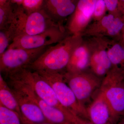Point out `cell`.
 Segmentation results:
<instances>
[{"label":"cell","mask_w":124,"mask_h":124,"mask_svg":"<svg viewBox=\"0 0 124 124\" xmlns=\"http://www.w3.org/2000/svg\"><path fill=\"white\" fill-rule=\"evenodd\" d=\"M14 13L11 24L14 31L15 38L20 36L39 34L58 27L54 19L41 9L27 13L23 8H19L14 11Z\"/></svg>","instance_id":"cell-1"},{"label":"cell","mask_w":124,"mask_h":124,"mask_svg":"<svg viewBox=\"0 0 124 124\" xmlns=\"http://www.w3.org/2000/svg\"><path fill=\"white\" fill-rule=\"evenodd\" d=\"M8 80L17 81L31 89L38 97L53 106L56 107L67 115L69 110L60 104L52 86L37 71L25 68L7 76Z\"/></svg>","instance_id":"cell-2"},{"label":"cell","mask_w":124,"mask_h":124,"mask_svg":"<svg viewBox=\"0 0 124 124\" xmlns=\"http://www.w3.org/2000/svg\"><path fill=\"white\" fill-rule=\"evenodd\" d=\"M69 44H59L46 49L27 68L37 71L59 72L67 66L75 50H72Z\"/></svg>","instance_id":"cell-3"},{"label":"cell","mask_w":124,"mask_h":124,"mask_svg":"<svg viewBox=\"0 0 124 124\" xmlns=\"http://www.w3.org/2000/svg\"><path fill=\"white\" fill-rule=\"evenodd\" d=\"M117 121L124 116V76L116 70L103 78L99 90Z\"/></svg>","instance_id":"cell-4"},{"label":"cell","mask_w":124,"mask_h":124,"mask_svg":"<svg viewBox=\"0 0 124 124\" xmlns=\"http://www.w3.org/2000/svg\"><path fill=\"white\" fill-rule=\"evenodd\" d=\"M37 72L49 83L62 106L87 119L86 108L81 105L78 101L73 91L65 81L63 74L59 72Z\"/></svg>","instance_id":"cell-5"},{"label":"cell","mask_w":124,"mask_h":124,"mask_svg":"<svg viewBox=\"0 0 124 124\" xmlns=\"http://www.w3.org/2000/svg\"><path fill=\"white\" fill-rule=\"evenodd\" d=\"M46 49V47L29 49L8 48L0 56V73L7 77L20 69L27 68Z\"/></svg>","instance_id":"cell-6"},{"label":"cell","mask_w":124,"mask_h":124,"mask_svg":"<svg viewBox=\"0 0 124 124\" xmlns=\"http://www.w3.org/2000/svg\"><path fill=\"white\" fill-rule=\"evenodd\" d=\"M63 75L65 81L73 91L81 105L88 101L98 90H99L103 79L94 74L67 72Z\"/></svg>","instance_id":"cell-7"},{"label":"cell","mask_w":124,"mask_h":124,"mask_svg":"<svg viewBox=\"0 0 124 124\" xmlns=\"http://www.w3.org/2000/svg\"><path fill=\"white\" fill-rule=\"evenodd\" d=\"M62 33L58 27L33 35H22L16 37L8 48H23L29 49L47 47L59 41Z\"/></svg>","instance_id":"cell-8"},{"label":"cell","mask_w":124,"mask_h":124,"mask_svg":"<svg viewBox=\"0 0 124 124\" xmlns=\"http://www.w3.org/2000/svg\"><path fill=\"white\" fill-rule=\"evenodd\" d=\"M17 88L38 105L49 122L54 124H72L64 112L56 107L50 105L40 98L28 86L20 83L18 85Z\"/></svg>","instance_id":"cell-9"},{"label":"cell","mask_w":124,"mask_h":124,"mask_svg":"<svg viewBox=\"0 0 124 124\" xmlns=\"http://www.w3.org/2000/svg\"><path fill=\"white\" fill-rule=\"evenodd\" d=\"M86 112L87 119L95 124H116L118 122L100 91L86 107Z\"/></svg>","instance_id":"cell-10"},{"label":"cell","mask_w":124,"mask_h":124,"mask_svg":"<svg viewBox=\"0 0 124 124\" xmlns=\"http://www.w3.org/2000/svg\"><path fill=\"white\" fill-rule=\"evenodd\" d=\"M10 87L17 101L22 114L21 116L33 123L49 122L39 107L31 98L19 90Z\"/></svg>","instance_id":"cell-11"},{"label":"cell","mask_w":124,"mask_h":124,"mask_svg":"<svg viewBox=\"0 0 124 124\" xmlns=\"http://www.w3.org/2000/svg\"><path fill=\"white\" fill-rule=\"evenodd\" d=\"M89 54L84 47L75 48L71 55L67 67L68 72L81 73L86 67L89 62Z\"/></svg>","instance_id":"cell-12"},{"label":"cell","mask_w":124,"mask_h":124,"mask_svg":"<svg viewBox=\"0 0 124 124\" xmlns=\"http://www.w3.org/2000/svg\"><path fill=\"white\" fill-rule=\"evenodd\" d=\"M0 103L7 108L22 115L17 101L11 87L0 73Z\"/></svg>","instance_id":"cell-13"},{"label":"cell","mask_w":124,"mask_h":124,"mask_svg":"<svg viewBox=\"0 0 124 124\" xmlns=\"http://www.w3.org/2000/svg\"><path fill=\"white\" fill-rule=\"evenodd\" d=\"M91 60L94 74L103 79L109 72L112 65L108 53L103 50L96 53Z\"/></svg>","instance_id":"cell-14"},{"label":"cell","mask_w":124,"mask_h":124,"mask_svg":"<svg viewBox=\"0 0 124 124\" xmlns=\"http://www.w3.org/2000/svg\"><path fill=\"white\" fill-rule=\"evenodd\" d=\"M112 64L116 66V71L124 76V47L116 44L108 52Z\"/></svg>","instance_id":"cell-15"},{"label":"cell","mask_w":124,"mask_h":124,"mask_svg":"<svg viewBox=\"0 0 124 124\" xmlns=\"http://www.w3.org/2000/svg\"><path fill=\"white\" fill-rule=\"evenodd\" d=\"M0 124H22L19 114L0 103Z\"/></svg>","instance_id":"cell-16"},{"label":"cell","mask_w":124,"mask_h":124,"mask_svg":"<svg viewBox=\"0 0 124 124\" xmlns=\"http://www.w3.org/2000/svg\"><path fill=\"white\" fill-rule=\"evenodd\" d=\"M10 3L0 6V30L8 27L13 20L14 11Z\"/></svg>","instance_id":"cell-17"},{"label":"cell","mask_w":124,"mask_h":124,"mask_svg":"<svg viewBox=\"0 0 124 124\" xmlns=\"http://www.w3.org/2000/svg\"><path fill=\"white\" fill-rule=\"evenodd\" d=\"M15 37L14 32L10 26L0 31V56L5 53Z\"/></svg>","instance_id":"cell-18"},{"label":"cell","mask_w":124,"mask_h":124,"mask_svg":"<svg viewBox=\"0 0 124 124\" xmlns=\"http://www.w3.org/2000/svg\"><path fill=\"white\" fill-rule=\"evenodd\" d=\"M97 0H79L77 5L78 12H81L89 18L94 12Z\"/></svg>","instance_id":"cell-19"},{"label":"cell","mask_w":124,"mask_h":124,"mask_svg":"<svg viewBox=\"0 0 124 124\" xmlns=\"http://www.w3.org/2000/svg\"><path fill=\"white\" fill-rule=\"evenodd\" d=\"M44 0H23V8L27 13L41 9Z\"/></svg>","instance_id":"cell-20"},{"label":"cell","mask_w":124,"mask_h":124,"mask_svg":"<svg viewBox=\"0 0 124 124\" xmlns=\"http://www.w3.org/2000/svg\"><path fill=\"white\" fill-rule=\"evenodd\" d=\"M75 5L71 2L56 9L52 13L61 17H66L72 14L75 11Z\"/></svg>","instance_id":"cell-21"},{"label":"cell","mask_w":124,"mask_h":124,"mask_svg":"<svg viewBox=\"0 0 124 124\" xmlns=\"http://www.w3.org/2000/svg\"><path fill=\"white\" fill-rule=\"evenodd\" d=\"M124 27V23L118 18H115L108 28V33L112 35H116Z\"/></svg>","instance_id":"cell-22"},{"label":"cell","mask_w":124,"mask_h":124,"mask_svg":"<svg viewBox=\"0 0 124 124\" xmlns=\"http://www.w3.org/2000/svg\"><path fill=\"white\" fill-rule=\"evenodd\" d=\"M71 2V0H46L47 9L52 13L56 9Z\"/></svg>","instance_id":"cell-23"},{"label":"cell","mask_w":124,"mask_h":124,"mask_svg":"<svg viewBox=\"0 0 124 124\" xmlns=\"http://www.w3.org/2000/svg\"><path fill=\"white\" fill-rule=\"evenodd\" d=\"M69 119L72 124H95L72 112Z\"/></svg>","instance_id":"cell-24"},{"label":"cell","mask_w":124,"mask_h":124,"mask_svg":"<svg viewBox=\"0 0 124 124\" xmlns=\"http://www.w3.org/2000/svg\"><path fill=\"white\" fill-rule=\"evenodd\" d=\"M106 6L104 0H97L94 12L95 15L98 17L102 15L104 13Z\"/></svg>","instance_id":"cell-25"},{"label":"cell","mask_w":124,"mask_h":124,"mask_svg":"<svg viewBox=\"0 0 124 124\" xmlns=\"http://www.w3.org/2000/svg\"><path fill=\"white\" fill-rule=\"evenodd\" d=\"M106 6L108 10L113 11L117 7L118 0H104Z\"/></svg>","instance_id":"cell-26"},{"label":"cell","mask_w":124,"mask_h":124,"mask_svg":"<svg viewBox=\"0 0 124 124\" xmlns=\"http://www.w3.org/2000/svg\"><path fill=\"white\" fill-rule=\"evenodd\" d=\"M115 18L114 16L111 15L105 16L102 20V23L103 26L108 29Z\"/></svg>","instance_id":"cell-27"},{"label":"cell","mask_w":124,"mask_h":124,"mask_svg":"<svg viewBox=\"0 0 124 124\" xmlns=\"http://www.w3.org/2000/svg\"><path fill=\"white\" fill-rule=\"evenodd\" d=\"M20 117L22 124H54L50 122H46L40 123H33L27 120L22 116H20Z\"/></svg>","instance_id":"cell-28"},{"label":"cell","mask_w":124,"mask_h":124,"mask_svg":"<svg viewBox=\"0 0 124 124\" xmlns=\"http://www.w3.org/2000/svg\"><path fill=\"white\" fill-rule=\"evenodd\" d=\"M23 0H10V2L16 4L18 5H22Z\"/></svg>","instance_id":"cell-29"},{"label":"cell","mask_w":124,"mask_h":124,"mask_svg":"<svg viewBox=\"0 0 124 124\" xmlns=\"http://www.w3.org/2000/svg\"><path fill=\"white\" fill-rule=\"evenodd\" d=\"M9 2H10V0H0V6L4 5Z\"/></svg>","instance_id":"cell-30"},{"label":"cell","mask_w":124,"mask_h":124,"mask_svg":"<svg viewBox=\"0 0 124 124\" xmlns=\"http://www.w3.org/2000/svg\"><path fill=\"white\" fill-rule=\"evenodd\" d=\"M116 124H124V117L122 119H120Z\"/></svg>","instance_id":"cell-31"},{"label":"cell","mask_w":124,"mask_h":124,"mask_svg":"<svg viewBox=\"0 0 124 124\" xmlns=\"http://www.w3.org/2000/svg\"><path fill=\"white\" fill-rule=\"evenodd\" d=\"M122 1H123V2H124V0H121Z\"/></svg>","instance_id":"cell-32"},{"label":"cell","mask_w":124,"mask_h":124,"mask_svg":"<svg viewBox=\"0 0 124 124\" xmlns=\"http://www.w3.org/2000/svg\"><path fill=\"white\" fill-rule=\"evenodd\" d=\"M123 38H124V37H123Z\"/></svg>","instance_id":"cell-33"},{"label":"cell","mask_w":124,"mask_h":124,"mask_svg":"<svg viewBox=\"0 0 124 124\" xmlns=\"http://www.w3.org/2000/svg\"></svg>","instance_id":"cell-34"}]
</instances>
